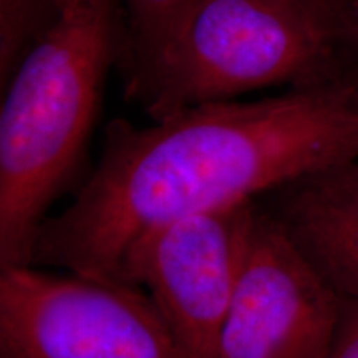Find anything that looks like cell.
<instances>
[{"label": "cell", "instance_id": "12", "mask_svg": "<svg viewBox=\"0 0 358 358\" xmlns=\"http://www.w3.org/2000/svg\"><path fill=\"white\" fill-rule=\"evenodd\" d=\"M302 2H306L313 8H317V10L325 13L327 17H330L337 24V12L342 0H302Z\"/></svg>", "mask_w": 358, "mask_h": 358}, {"label": "cell", "instance_id": "3", "mask_svg": "<svg viewBox=\"0 0 358 358\" xmlns=\"http://www.w3.org/2000/svg\"><path fill=\"white\" fill-rule=\"evenodd\" d=\"M345 69L337 24L302 0H192L122 75L124 95L155 122L254 90L332 82Z\"/></svg>", "mask_w": 358, "mask_h": 358}, {"label": "cell", "instance_id": "9", "mask_svg": "<svg viewBox=\"0 0 358 358\" xmlns=\"http://www.w3.org/2000/svg\"><path fill=\"white\" fill-rule=\"evenodd\" d=\"M192 0H122L124 38L120 70L140 64L168 37Z\"/></svg>", "mask_w": 358, "mask_h": 358}, {"label": "cell", "instance_id": "1", "mask_svg": "<svg viewBox=\"0 0 358 358\" xmlns=\"http://www.w3.org/2000/svg\"><path fill=\"white\" fill-rule=\"evenodd\" d=\"M355 158L358 83L348 69L332 82L204 103L150 127L115 120L75 199L40 226L30 264L115 280L148 232Z\"/></svg>", "mask_w": 358, "mask_h": 358}, {"label": "cell", "instance_id": "7", "mask_svg": "<svg viewBox=\"0 0 358 358\" xmlns=\"http://www.w3.org/2000/svg\"><path fill=\"white\" fill-rule=\"evenodd\" d=\"M342 299L358 301V158L259 199Z\"/></svg>", "mask_w": 358, "mask_h": 358}, {"label": "cell", "instance_id": "2", "mask_svg": "<svg viewBox=\"0 0 358 358\" xmlns=\"http://www.w3.org/2000/svg\"><path fill=\"white\" fill-rule=\"evenodd\" d=\"M123 38L122 0H62L2 87L0 268L30 264L40 226L77 179Z\"/></svg>", "mask_w": 358, "mask_h": 358}, {"label": "cell", "instance_id": "13", "mask_svg": "<svg viewBox=\"0 0 358 358\" xmlns=\"http://www.w3.org/2000/svg\"><path fill=\"white\" fill-rule=\"evenodd\" d=\"M347 69L358 83V50H347Z\"/></svg>", "mask_w": 358, "mask_h": 358}, {"label": "cell", "instance_id": "10", "mask_svg": "<svg viewBox=\"0 0 358 358\" xmlns=\"http://www.w3.org/2000/svg\"><path fill=\"white\" fill-rule=\"evenodd\" d=\"M327 358H358V301L342 299L337 330Z\"/></svg>", "mask_w": 358, "mask_h": 358}, {"label": "cell", "instance_id": "11", "mask_svg": "<svg viewBox=\"0 0 358 358\" xmlns=\"http://www.w3.org/2000/svg\"><path fill=\"white\" fill-rule=\"evenodd\" d=\"M337 27L345 50H358V0L340 2Z\"/></svg>", "mask_w": 358, "mask_h": 358}, {"label": "cell", "instance_id": "6", "mask_svg": "<svg viewBox=\"0 0 358 358\" xmlns=\"http://www.w3.org/2000/svg\"><path fill=\"white\" fill-rule=\"evenodd\" d=\"M342 299L259 201L217 358H327Z\"/></svg>", "mask_w": 358, "mask_h": 358}, {"label": "cell", "instance_id": "5", "mask_svg": "<svg viewBox=\"0 0 358 358\" xmlns=\"http://www.w3.org/2000/svg\"><path fill=\"white\" fill-rule=\"evenodd\" d=\"M259 199L222 206L148 232L115 280L140 287L189 358H217L243 274Z\"/></svg>", "mask_w": 358, "mask_h": 358}, {"label": "cell", "instance_id": "8", "mask_svg": "<svg viewBox=\"0 0 358 358\" xmlns=\"http://www.w3.org/2000/svg\"><path fill=\"white\" fill-rule=\"evenodd\" d=\"M62 0H0L2 87L35 43L57 20Z\"/></svg>", "mask_w": 358, "mask_h": 358}, {"label": "cell", "instance_id": "4", "mask_svg": "<svg viewBox=\"0 0 358 358\" xmlns=\"http://www.w3.org/2000/svg\"><path fill=\"white\" fill-rule=\"evenodd\" d=\"M0 358H189L140 287L0 268Z\"/></svg>", "mask_w": 358, "mask_h": 358}]
</instances>
